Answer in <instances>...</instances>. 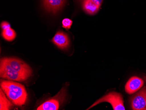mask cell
<instances>
[{
  "instance_id": "cell-1",
  "label": "cell",
  "mask_w": 146,
  "mask_h": 110,
  "mask_svg": "<svg viewBox=\"0 0 146 110\" xmlns=\"http://www.w3.org/2000/svg\"><path fill=\"white\" fill-rule=\"evenodd\" d=\"M1 89L14 104L18 106L24 105L27 93L23 85L11 81L3 80L1 83Z\"/></svg>"
},
{
  "instance_id": "cell-2",
  "label": "cell",
  "mask_w": 146,
  "mask_h": 110,
  "mask_svg": "<svg viewBox=\"0 0 146 110\" xmlns=\"http://www.w3.org/2000/svg\"><path fill=\"white\" fill-rule=\"evenodd\" d=\"M103 102H108L110 103L114 110H125L122 95L120 93L115 92H112L108 93L105 96L96 101L87 110L97 105L99 103Z\"/></svg>"
},
{
  "instance_id": "cell-3",
  "label": "cell",
  "mask_w": 146,
  "mask_h": 110,
  "mask_svg": "<svg viewBox=\"0 0 146 110\" xmlns=\"http://www.w3.org/2000/svg\"><path fill=\"white\" fill-rule=\"evenodd\" d=\"M0 76L2 78L14 81H25L29 78L28 76L13 69L1 59L0 65Z\"/></svg>"
},
{
  "instance_id": "cell-4",
  "label": "cell",
  "mask_w": 146,
  "mask_h": 110,
  "mask_svg": "<svg viewBox=\"0 0 146 110\" xmlns=\"http://www.w3.org/2000/svg\"><path fill=\"white\" fill-rule=\"evenodd\" d=\"M66 93V89L63 88L55 96L43 103L37 108V110H58L60 105L64 101Z\"/></svg>"
},
{
  "instance_id": "cell-5",
  "label": "cell",
  "mask_w": 146,
  "mask_h": 110,
  "mask_svg": "<svg viewBox=\"0 0 146 110\" xmlns=\"http://www.w3.org/2000/svg\"><path fill=\"white\" fill-rule=\"evenodd\" d=\"M1 59L17 72L28 76L29 78L32 75V69L28 65L23 61L13 57H4Z\"/></svg>"
},
{
  "instance_id": "cell-6",
  "label": "cell",
  "mask_w": 146,
  "mask_h": 110,
  "mask_svg": "<svg viewBox=\"0 0 146 110\" xmlns=\"http://www.w3.org/2000/svg\"><path fill=\"white\" fill-rule=\"evenodd\" d=\"M130 102L133 110H145L146 108V86L143 87L131 97Z\"/></svg>"
},
{
  "instance_id": "cell-7",
  "label": "cell",
  "mask_w": 146,
  "mask_h": 110,
  "mask_svg": "<svg viewBox=\"0 0 146 110\" xmlns=\"http://www.w3.org/2000/svg\"><path fill=\"white\" fill-rule=\"evenodd\" d=\"M84 12L90 15H94L99 11L103 0H78Z\"/></svg>"
},
{
  "instance_id": "cell-8",
  "label": "cell",
  "mask_w": 146,
  "mask_h": 110,
  "mask_svg": "<svg viewBox=\"0 0 146 110\" xmlns=\"http://www.w3.org/2000/svg\"><path fill=\"white\" fill-rule=\"evenodd\" d=\"M144 82L141 78L133 76L129 79L125 87V91L129 94H132L140 90L143 86Z\"/></svg>"
},
{
  "instance_id": "cell-9",
  "label": "cell",
  "mask_w": 146,
  "mask_h": 110,
  "mask_svg": "<svg viewBox=\"0 0 146 110\" xmlns=\"http://www.w3.org/2000/svg\"><path fill=\"white\" fill-rule=\"evenodd\" d=\"M52 41L61 50H66L69 46L70 40L68 36L62 31L57 32L52 39Z\"/></svg>"
},
{
  "instance_id": "cell-10",
  "label": "cell",
  "mask_w": 146,
  "mask_h": 110,
  "mask_svg": "<svg viewBox=\"0 0 146 110\" xmlns=\"http://www.w3.org/2000/svg\"><path fill=\"white\" fill-rule=\"evenodd\" d=\"M43 2L47 11L55 14L63 8L66 0H43Z\"/></svg>"
},
{
  "instance_id": "cell-11",
  "label": "cell",
  "mask_w": 146,
  "mask_h": 110,
  "mask_svg": "<svg viewBox=\"0 0 146 110\" xmlns=\"http://www.w3.org/2000/svg\"><path fill=\"white\" fill-rule=\"evenodd\" d=\"M2 89H0V110H9L12 106V105L9 100L7 99L6 97L2 91Z\"/></svg>"
},
{
  "instance_id": "cell-12",
  "label": "cell",
  "mask_w": 146,
  "mask_h": 110,
  "mask_svg": "<svg viewBox=\"0 0 146 110\" xmlns=\"http://www.w3.org/2000/svg\"><path fill=\"white\" fill-rule=\"evenodd\" d=\"M2 36L3 38L8 41H12L16 37V33L14 29L10 27L2 30Z\"/></svg>"
},
{
  "instance_id": "cell-13",
  "label": "cell",
  "mask_w": 146,
  "mask_h": 110,
  "mask_svg": "<svg viewBox=\"0 0 146 110\" xmlns=\"http://www.w3.org/2000/svg\"><path fill=\"white\" fill-rule=\"evenodd\" d=\"M73 22L70 19L65 18L62 21V27L66 29H69L71 27Z\"/></svg>"
},
{
  "instance_id": "cell-14",
  "label": "cell",
  "mask_w": 146,
  "mask_h": 110,
  "mask_svg": "<svg viewBox=\"0 0 146 110\" xmlns=\"http://www.w3.org/2000/svg\"><path fill=\"white\" fill-rule=\"evenodd\" d=\"M1 29L2 30H4V29H7L11 27V25L8 22L4 21L1 23Z\"/></svg>"
},
{
  "instance_id": "cell-15",
  "label": "cell",
  "mask_w": 146,
  "mask_h": 110,
  "mask_svg": "<svg viewBox=\"0 0 146 110\" xmlns=\"http://www.w3.org/2000/svg\"><path fill=\"white\" fill-rule=\"evenodd\" d=\"M145 110H146V109H145Z\"/></svg>"
}]
</instances>
